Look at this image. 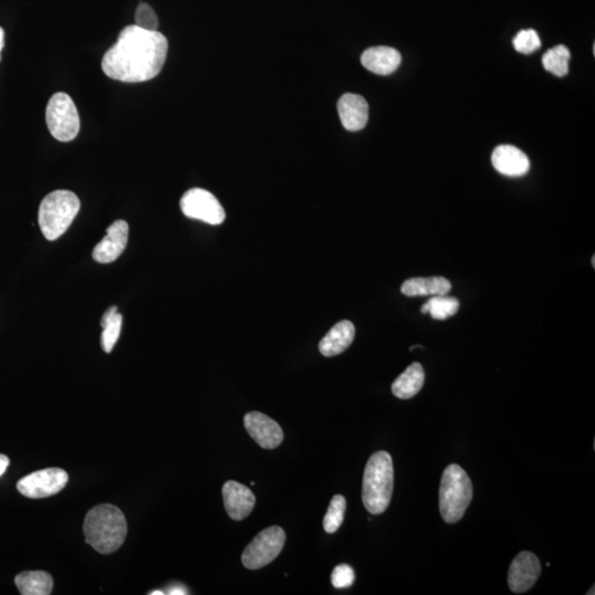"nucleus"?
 <instances>
[{
	"label": "nucleus",
	"mask_w": 595,
	"mask_h": 595,
	"mask_svg": "<svg viewBox=\"0 0 595 595\" xmlns=\"http://www.w3.org/2000/svg\"><path fill=\"white\" fill-rule=\"evenodd\" d=\"M180 207L187 218L199 219V221L211 225L222 224L227 217L218 200L204 189L189 190L183 194Z\"/></svg>",
	"instance_id": "6e6552de"
},
{
	"label": "nucleus",
	"mask_w": 595,
	"mask_h": 595,
	"mask_svg": "<svg viewBox=\"0 0 595 595\" xmlns=\"http://www.w3.org/2000/svg\"><path fill=\"white\" fill-rule=\"evenodd\" d=\"M452 284L443 277L412 278L403 284L406 297L442 296L451 292Z\"/></svg>",
	"instance_id": "a211bd4d"
},
{
	"label": "nucleus",
	"mask_w": 595,
	"mask_h": 595,
	"mask_svg": "<svg viewBox=\"0 0 595 595\" xmlns=\"http://www.w3.org/2000/svg\"><path fill=\"white\" fill-rule=\"evenodd\" d=\"M14 582L23 595H49L53 589V579L48 572H26L19 573Z\"/></svg>",
	"instance_id": "aec40b11"
},
{
	"label": "nucleus",
	"mask_w": 595,
	"mask_h": 595,
	"mask_svg": "<svg viewBox=\"0 0 595 595\" xmlns=\"http://www.w3.org/2000/svg\"><path fill=\"white\" fill-rule=\"evenodd\" d=\"M460 302L457 298L442 296H432L422 308L423 313H429L433 319L447 320L459 311Z\"/></svg>",
	"instance_id": "4be33fe9"
},
{
	"label": "nucleus",
	"mask_w": 595,
	"mask_h": 595,
	"mask_svg": "<svg viewBox=\"0 0 595 595\" xmlns=\"http://www.w3.org/2000/svg\"><path fill=\"white\" fill-rule=\"evenodd\" d=\"M168 594L172 595H180V594H188L186 588L182 586H174L169 589Z\"/></svg>",
	"instance_id": "c85d7f7f"
},
{
	"label": "nucleus",
	"mask_w": 595,
	"mask_h": 595,
	"mask_svg": "<svg viewBox=\"0 0 595 595\" xmlns=\"http://www.w3.org/2000/svg\"><path fill=\"white\" fill-rule=\"evenodd\" d=\"M286 543L284 529L273 526L264 529L253 542L245 548L242 562L249 570H257L267 566L283 552Z\"/></svg>",
	"instance_id": "0eeeda50"
},
{
	"label": "nucleus",
	"mask_w": 595,
	"mask_h": 595,
	"mask_svg": "<svg viewBox=\"0 0 595 595\" xmlns=\"http://www.w3.org/2000/svg\"><path fill=\"white\" fill-rule=\"evenodd\" d=\"M83 530L89 546L99 553L108 554L123 546L127 536V522L121 509L103 504L88 513Z\"/></svg>",
	"instance_id": "f03ea898"
},
{
	"label": "nucleus",
	"mask_w": 595,
	"mask_h": 595,
	"mask_svg": "<svg viewBox=\"0 0 595 595\" xmlns=\"http://www.w3.org/2000/svg\"><path fill=\"white\" fill-rule=\"evenodd\" d=\"M347 499L342 495H335L323 519V527L328 534L338 532L344 521Z\"/></svg>",
	"instance_id": "b1692460"
},
{
	"label": "nucleus",
	"mask_w": 595,
	"mask_h": 595,
	"mask_svg": "<svg viewBox=\"0 0 595 595\" xmlns=\"http://www.w3.org/2000/svg\"><path fill=\"white\" fill-rule=\"evenodd\" d=\"M5 46V32L2 27H0V60H2V51Z\"/></svg>",
	"instance_id": "c756f323"
},
{
	"label": "nucleus",
	"mask_w": 595,
	"mask_h": 595,
	"mask_svg": "<svg viewBox=\"0 0 595 595\" xmlns=\"http://www.w3.org/2000/svg\"><path fill=\"white\" fill-rule=\"evenodd\" d=\"M129 225L123 219L115 221L107 228V237L94 248L92 256L94 261L101 264H109L121 256L128 244Z\"/></svg>",
	"instance_id": "f8f14e48"
},
{
	"label": "nucleus",
	"mask_w": 595,
	"mask_h": 595,
	"mask_svg": "<svg viewBox=\"0 0 595 595\" xmlns=\"http://www.w3.org/2000/svg\"><path fill=\"white\" fill-rule=\"evenodd\" d=\"M339 119L347 131L358 132L368 122V104L361 95L348 93L339 99Z\"/></svg>",
	"instance_id": "4468645a"
},
{
	"label": "nucleus",
	"mask_w": 595,
	"mask_h": 595,
	"mask_svg": "<svg viewBox=\"0 0 595 595\" xmlns=\"http://www.w3.org/2000/svg\"><path fill=\"white\" fill-rule=\"evenodd\" d=\"M355 580L354 570L349 564H339L335 567L331 576V581L335 589H348L353 586Z\"/></svg>",
	"instance_id": "bb28decb"
},
{
	"label": "nucleus",
	"mask_w": 595,
	"mask_h": 595,
	"mask_svg": "<svg viewBox=\"0 0 595 595\" xmlns=\"http://www.w3.org/2000/svg\"><path fill=\"white\" fill-rule=\"evenodd\" d=\"M150 595H164V592H163V591H154V592L150 593Z\"/></svg>",
	"instance_id": "7c9ffc66"
},
{
	"label": "nucleus",
	"mask_w": 595,
	"mask_h": 595,
	"mask_svg": "<svg viewBox=\"0 0 595 595\" xmlns=\"http://www.w3.org/2000/svg\"><path fill=\"white\" fill-rule=\"evenodd\" d=\"M572 58L569 49L566 46L554 47L548 50L543 57V66L548 72L556 75V77L563 78L569 72V61Z\"/></svg>",
	"instance_id": "5701e85b"
},
{
	"label": "nucleus",
	"mask_w": 595,
	"mask_h": 595,
	"mask_svg": "<svg viewBox=\"0 0 595 595\" xmlns=\"http://www.w3.org/2000/svg\"><path fill=\"white\" fill-rule=\"evenodd\" d=\"M136 26L149 32H158L159 20L154 10L148 4H140L135 14Z\"/></svg>",
	"instance_id": "a878e982"
},
{
	"label": "nucleus",
	"mask_w": 595,
	"mask_h": 595,
	"mask_svg": "<svg viewBox=\"0 0 595 595\" xmlns=\"http://www.w3.org/2000/svg\"><path fill=\"white\" fill-rule=\"evenodd\" d=\"M592 266L595 267V256L592 257Z\"/></svg>",
	"instance_id": "2f4dec72"
},
{
	"label": "nucleus",
	"mask_w": 595,
	"mask_h": 595,
	"mask_svg": "<svg viewBox=\"0 0 595 595\" xmlns=\"http://www.w3.org/2000/svg\"><path fill=\"white\" fill-rule=\"evenodd\" d=\"M394 489V465L386 451L368 459L363 478L362 498L365 508L373 515L383 514L391 504Z\"/></svg>",
	"instance_id": "7ed1b4c3"
},
{
	"label": "nucleus",
	"mask_w": 595,
	"mask_h": 595,
	"mask_svg": "<svg viewBox=\"0 0 595 595\" xmlns=\"http://www.w3.org/2000/svg\"><path fill=\"white\" fill-rule=\"evenodd\" d=\"M123 326V317L118 313L117 307H111L104 313L101 320L102 333V348L105 352L111 353L117 343L119 335Z\"/></svg>",
	"instance_id": "412c9836"
},
{
	"label": "nucleus",
	"mask_w": 595,
	"mask_h": 595,
	"mask_svg": "<svg viewBox=\"0 0 595 595\" xmlns=\"http://www.w3.org/2000/svg\"><path fill=\"white\" fill-rule=\"evenodd\" d=\"M222 493L225 509L233 521H243L252 513L256 504L251 489L238 482L225 483Z\"/></svg>",
	"instance_id": "ddd939ff"
},
{
	"label": "nucleus",
	"mask_w": 595,
	"mask_h": 595,
	"mask_svg": "<svg viewBox=\"0 0 595 595\" xmlns=\"http://www.w3.org/2000/svg\"><path fill=\"white\" fill-rule=\"evenodd\" d=\"M361 62L365 69L378 75H389L396 71L402 56L396 49L389 47L369 48L362 54Z\"/></svg>",
	"instance_id": "dca6fc26"
},
{
	"label": "nucleus",
	"mask_w": 595,
	"mask_h": 595,
	"mask_svg": "<svg viewBox=\"0 0 595 595\" xmlns=\"http://www.w3.org/2000/svg\"><path fill=\"white\" fill-rule=\"evenodd\" d=\"M423 384L424 371L423 365L413 363L394 382L392 392L399 399H410L422 391Z\"/></svg>",
	"instance_id": "6ab92c4d"
},
{
	"label": "nucleus",
	"mask_w": 595,
	"mask_h": 595,
	"mask_svg": "<svg viewBox=\"0 0 595 595\" xmlns=\"http://www.w3.org/2000/svg\"><path fill=\"white\" fill-rule=\"evenodd\" d=\"M46 121L50 133L59 142H71L79 132L77 107L67 93L53 95L48 103Z\"/></svg>",
	"instance_id": "423d86ee"
},
{
	"label": "nucleus",
	"mask_w": 595,
	"mask_h": 595,
	"mask_svg": "<svg viewBox=\"0 0 595 595\" xmlns=\"http://www.w3.org/2000/svg\"><path fill=\"white\" fill-rule=\"evenodd\" d=\"M69 475L59 468L44 469L20 479L17 488L20 494L29 498L52 497L67 487Z\"/></svg>",
	"instance_id": "1a4fd4ad"
},
{
	"label": "nucleus",
	"mask_w": 595,
	"mask_h": 595,
	"mask_svg": "<svg viewBox=\"0 0 595 595\" xmlns=\"http://www.w3.org/2000/svg\"><path fill=\"white\" fill-rule=\"evenodd\" d=\"M540 573L542 566L536 554L523 552L513 560L509 567L508 587L514 593L527 592L537 582Z\"/></svg>",
	"instance_id": "9d476101"
},
{
	"label": "nucleus",
	"mask_w": 595,
	"mask_h": 595,
	"mask_svg": "<svg viewBox=\"0 0 595 595\" xmlns=\"http://www.w3.org/2000/svg\"><path fill=\"white\" fill-rule=\"evenodd\" d=\"M513 44L516 51L523 54H530L536 51L542 46L538 33L534 29L522 30L514 38Z\"/></svg>",
	"instance_id": "393cba45"
},
{
	"label": "nucleus",
	"mask_w": 595,
	"mask_h": 595,
	"mask_svg": "<svg viewBox=\"0 0 595 595\" xmlns=\"http://www.w3.org/2000/svg\"><path fill=\"white\" fill-rule=\"evenodd\" d=\"M9 465V459L6 456H4V454H0V477L6 472V469Z\"/></svg>",
	"instance_id": "cd10ccee"
},
{
	"label": "nucleus",
	"mask_w": 595,
	"mask_h": 595,
	"mask_svg": "<svg viewBox=\"0 0 595 595\" xmlns=\"http://www.w3.org/2000/svg\"><path fill=\"white\" fill-rule=\"evenodd\" d=\"M167 53L168 40L163 33L133 24L122 30L117 42L104 54L103 72L119 82H146L162 72Z\"/></svg>",
	"instance_id": "f257e3e1"
},
{
	"label": "nucleus",
	"mask_w": 595,
	"mask_h": 595,
	"mask_svg": "<svg viewBox=\"0 0 595 595\" xmlns=\"http://www.w3.org/2000/svg\"><path fill=\"white\" fill-rule=\"evenodd\" d=\"M354 338V324L344 320V321L335 324L319 343L320 353L326 358L337 357L351 347Z\"/></svg>",
	"instance_id": "f3484780"
},
{
	"label": "nucleus",
	"mask_w": 595,
	"mask_h": 595,
	"mask_svg": "<svg viewBox=\"0 0 595 595\" xmlns=\"http://www.w3.org/2000/svg\"><path fill=\"white\" fill-rule=\"evenodd\" d=\"M244 426L254 442L264 449H276L283 442V429L266 414L258 412L245 414Z\"/></svg>",
	"instance_id": "9b49d317"
},
{
	"label": "nucleus",
	"mask_w": 595,
	"mask_h": 595,
	"mask_svg": "<svg viewBox=\"0 0 595 595\" xmlns=\"http://www.w3.org/2000/svg\"><path fill=\"white\" fill-rule=\"evenodd\" d=\"M472 498L471 479L460 465H449L444 469L439 489V507L443 521L448 524L461 521Z\"/></svg>",
	"instance_id": "20e7f679"
},
{
	"label": "nucleus",
	"mask_w": 595,
	"mask_h": 595,
	"mask_svg": "<svg viewBox=\"0 0 595 595\" xmlns=\"http://www.w3.org/2000/svg\"><path fill=\"white\" fill-rule=\"evenodd\" d=\"M81 202L77 194L57 190L42 200L39 207V225L48 241H56L66 233L77 217Z\"/></svg>",
	"instance_id": "39448f33"
},
{
	"label": "nucleus",
	"mask_w": 595,
	"mask_h": 595,
	"mask_svg": "<svg viewBox=\"0 0 595 595\" xmlns=\"http://www.w3.org/2000/svg\"><path fill=\"white\" fill-rule=\"evenodd\" d=\"M493 167L507 177H522L529 172L530 162L521 149L502 144L492 154Z\"/></svg>",
	"instance_id": "2eb2a0df"
}]
</instances>
